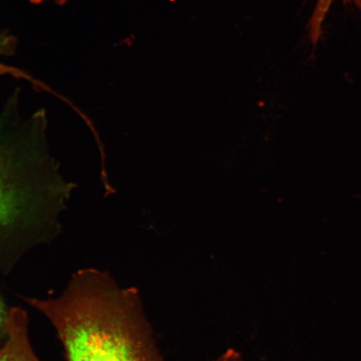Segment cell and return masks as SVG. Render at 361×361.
Masks as SVG:
<instances>
[{
	"instance_id": "obj_1",
	"label": "cell",
	"mask_w": 361,
	"mask_h": 361,
	"mask_svg": "<svg viewBox=\"0 0 361 361\" xmlns=\"http://www.w3.org/2000/svg\"><path fill=\"white\" fill-rule=\"evenodd\" d=\"M26 300L55 327L68 361H164L138 290L106 272L80 269L61 296Z\"/></svg>"
},
{
	"instance_id": "obj_2",
	"label": "cell",
	"mask_w": 361,
	"mask_h": 361,
	"mask_svg": "<svg viewBox=\"0 0 361 361\" xmlns=\"http://www.w3.org/2000/svg\"><path fill=\"white\" fill-rule=\"evenodd\" d=\"M19 94L0 115V233L55 215L75 188L49 151L47 113L23 116Z\"/></svg>"
},
{
	"instance_id": "obj_3",
	"label": "cell",
	"mask_w": 361,
	"mask_h": 361,
	"mask_svg": "<svg viewBox=\"0 0 361 361\" xmlns=\"http://www.w3.org/2000/svg\"><path fill=\"white\" fill-rule=\"evenodd\" d=\"M28 314L24 310L13 308L6 323V342L0 347V361H39L31 346Z\"/></svg>"
},
{
	"instance_id": "obj_4",
	"label": "cell",
	"mask_w": 361,
	"mask_h": 361,
	"mask_svg": "<svg viewBox=\"0 0 361 361\" xmlns=\"http://www.w3.org/2000/svg\"><path fill=\"white\" fill-rule=\"evenodd\" d=\"M336 0H317V2H316L314 12L308 25L310 42L314 45L317 44L320 37H322L324 23L326 21L332 4ZM343 2L354 4L356 8L361 10V0H343Z\"/></svg>"
},
{
	"instance_id": "obj_5",
	"label": "cell",
	"mask_w": 361,
	"mask_h": 361,
	"mask_svg": "<svg viewBox=\"0 0 361 361\" xmlns=\"http://www.w3.org/2000/svg\"><path fill=\"white\" fill-rule=\"evenodd\" d=\"M17 43L15 36L0 32V56H11L15 55Z\"/></svg>"
},
{
	"instance_id": "obj_6",
	"label": "cell",
	"mask_w": 361,
	"mask_h": 361,
	"mask_svg": "<svg viewBox=\"0 0 361 361\" xmlns=\"http://www.w3.org/2000/svg\"><path fill=\"white\" fill-rule=\"evenodd\" d=\"M240 360V354L235 350L228 349L221 355L219 357L212 361H239Z\"/></svg>"
},
{
	"instance_id": "obj_7",
	"label": "cell",
	"mask_w": 361,
	"mask_h": 361,
	"mask_svg": "<svg viewBox=\"0 0 361 361\" xmlns=\"http://www.w3.org/2000/svg\"><path fill=\"white\" fill-rule=\"evenodd\" d=\"M7 316L8 312H6L1 298H0V333L6 331Z\"/></svg>"
},
{
	"instance_id": "obj_8",
	"label": "cell",
	"mask_w": 361,
	"mask_h": 361,
	"mask_svg": "<svg viewBox=\"0 0 361 361\" xmlns=\"http://www.w3.org/2000/svg\"><path fill=\"white\" fill-rule=\"evenodd\" d=\"M52 1L57 4V6H64L66 3L67 0H30L31 4H35V6H38V4H42L45 2Z\"/></svg>"
}]
</instances>
